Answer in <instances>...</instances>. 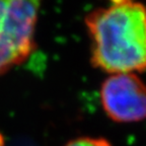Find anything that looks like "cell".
I'll list each match as a JSON object with an SVG mask.
<instances>
[{
    "instance_id": "obj_1",
    "label": "cell",
    "mask_w": 146,
    "mask_h": 146,
    "mask_svg": "<svg viewBox=\"0 0 146 146\" xmlns=\"http://www.w3.org/2000/svg\"><path fill=\"white\" fill-rule=\"evenodd\" d=\"M91 39V63L109 73L146 70V7L113 1L85 17Z\"/></svg>"
},
{
    "instance_id": "obj_2",
    "label": "cell",
    "mask_w": 146,
    "mask_h": 146,
    "mask_svg": "<svg viewBox=\"0 0 146 146\" xmlns=\"http://www.w3.org/2000/svg\"><path fill=\"white\" fill-rule=\"evenodd\" d=\"M39 7L38 1L10 0L6 25L0 31V74L23 63L33 53Z\"/></svg>"
},
{
    "instance_id": "obj_4",
    "label": "cell",
    "mask_w": 146,
    "mask_h": 146,
    "mask_svg": "<svg viewBox=\"0 0 146 146\" xmlns=\"http://www.w3.org/2000/svg\"><path fill=\"white\" fill-rule=\"evenodd\" d=\"M65 146H112L108 140L104 138H91V137H82L71 140Z\"/></svg>"
},
{
    "instance_id": "obj_3",
    "label": "cell",
    "mask_w": 146,
    "mask_h": 146,
    "mask_svg": "<svg viewBox=\"0 0 146 146\" xmlns=\"http://www.w3.org/2000/svg\"><path fill=\"white\" fill-rule=\"evenodd\" d=\"M106 114L113 121L132 123L146 119V84L133 73L113 74L100 88Z\"/></svg>"
}]
</instances>
